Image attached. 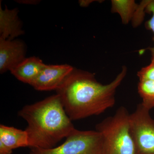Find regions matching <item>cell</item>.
Returning a JSON list of instances; mask_svg holds the SVG:
<instances>
[{"label": "cell", "instance_id": "6da1fadb", "mask_svg": "<svg viewBox=\"0 0 154 154\" xmlns=\"http://www.w3.org/2000/svg\"><path fill=\"white\" fill-rule=\"evenodd\" d=\"M123 66L111 82L103 85L95 75L75 68L56 90L67 115L72 121L98 115L114 106L115 94L127 74Z\"/></svg>", "mask_w": 154, "mask_h": 154}, {"label": "cell", "instance_id": "7a4b0ae2", "mask_svg": "<svg viewBox=\"0 0 154 154\" xmlns=\"http://www.w3.org/2000/svg\"><path fill=\"white\" fill-rule=\"evenodd\" d=\"M18 115L28 123L25 131L31 149L55 147L75 128L57 94L25 105Z\"/></svg>", "mask_w": 154, "mask_h": 154}, {"label": "cell", "instance_id": "3957f363", "mask_svg": "<svg viewBox=\"0 0 154 154\" xmlns=\"http://www.w3.org/2000/svg\"><path fill=\"white\" fill-rule=\"evenodd\" d=\"M130 114L126 108L122 106L113 116L96 125V130L103 137L104 154H136L131 133Z\"/></svg>", "mask_w": 154, "mask_h": 154}, {"label": "cell", "instance_id": "277c9868", "mask_svg": "<svg viewBox=\"0 0 154 154\" xmlns=\"http://www.w3.org/2000/svg\"><path fill=\"white\" fill-rule=\"evenodd\" d=\"M29 154H104V141L97 131L75 128L61 145L47 149L32 148Z\"/></svg>", "mask_w": 154, "mask_h": 154}, {"label": "cell", "instance_id": "5b68a950", "mask_svg": "<svg viewBox=\"0 0 154 154\" xmlns=\"http://www.w3.org/2000/svg\"><path fill=\"white\" fill-rule=\"evenodd\" d=\"M141 103L130 114L131 133L136 154H154V119Z\"/></svg>", "mask_w": 154, "mask_h": 154}, {"label": "cell", "instance_id": "8992f818", "mask_svg": "<svg viewBox=\"0 0 154 154\" xmlns=\"http://www.w3.org/2000/svg\"><path fill=\"white\" fill-rule=\"evenodd\" d=\"M74 69L69 65H47L31 84L38 91H56Z\"/></svg>", "mask_w": 154, "mask_h": 154}, {"label": "cell", "instance_id": "52a82bcc", "mask_svg": "<svg viewBox=\"0 0 154 154\" xmlns=\"http://www.w3.org/2000/svg\"><path fill=\"white\" fill-rule=\"evenodd\" d=\"M26 46L22 40L0 38V73L11 71L26 58Z\"/></svg>", "mask_w": 154, "mask_h": 154}, {"label": "cell", "instance_id": "ba28073f", "mask_svg": "<svg viewBox=\"0 0 154 154\" xmlns=\"http://www.w3.org/2000/svg\"><path fill=\"white\" fill-rule=\"evenodd\" d=\"M28 146V135L25 130L0 125V154H12L14 149Z\"/></svg>", "mask_w": 154, "mask_h": 154}, {"label": "cell", "instance_id": "9c48e42d", "mask_svg": "<svg viewBox=\"0 0 154 154\" xmlns=\"http://www.w3.org/2000/svg\"><path fill=\"white\" fill-rule=\"evenodd\" d=\"M18 9L3 10L0 2V38L14 39L24 34L22 23L18 16Z\"/></svg>", "mask_w": 154, "mask_h": 154}, {"label": "cell", "instance_id": "30bf717a", "mask_svg": "<svg viewBox=\"0 0 154 154\" xmlns=\"http://www.w3.org/2000/svg\"><path fill=\"white\" fill-rule=\"evenodd\" d=\"M45 65L38 57H26L10 71L17 79L31 85Z\"/></svg>", "mask_w": 154, "mask_h": 154}, {"label": "cell", "instance_id": "8fae6325", "mask_svg": "<svg viewBox=\"0 0 154 154\" xmlns=\"http://www.w3.org/2000/svg\"><path fill=\"white\" fill-rule=\"evenodd\" d=\"M111 12L119 14L122 23L126 25L131 21L138 5L134 0H112Z\"/></svg>", "mask_w": 154, "mask_h": 154}, {"label": "cell", "instance_id": "7c38bea8", "mask_svg": "<svg viewBox=\"0 0 154 154\" xmlns=\"http://www.w3.org/2000/svg\"><path fill=\"white\" fill-rule=\"evenodd\" d=\"M138 91L142 99V105L150 110L154 107V80L140 79Z\"/></svg>", "mask_w": 154, "mask_h": 154}, {"label": "cell", "instance_id": "4fadbf2b", "mask_svg": "<svg viewBox=\"0 0 154 154\" xmlns=\"http://www.w3.org/2000/svg\"><path fill=\"white\" fill-rule=\"evenodd\" d=\"M150 1V0L143 1L141 2L140 5H138L131 20L132 25L134 27L136 28L139 26L143 21L146 13V8L149 3Z\"/></svg>", "mask_w": 154, "mask_h": 154}, {"label": "cell", "instance_id": "5bb4252c", "mask_svg": "<svg viewBox=\"0 0 154 154\" xmlns=\"http://www.w3.org/2000/svg\"><path fill=\"white\" fill-rule=\"evenodd\" d=\"M146 12L152 14L151 18L146 22L145 26L147 29L152 31L154 35V0H150L146 8ZM153 41L154 42V36ZM150 50L151 52L152 60H154V45L153 47L150 48Z\"/></svg>", "mask_w": 154, "mask_h": 154}, {"label": "cell", "instance_id": "9a60e30c", "mask_svg": "<svg viewBox=\"0 0 154 154\" xmlns=\"http://www.w3.org/2000/svg\"><path fill=\"white\" fill-rule=\"evenodd\" d=\"M137 75L139 79L154 80V60H152L151 63L138 72Z\"/></svg>", "mask_w": 154, "mask_h": 154}]
</instances>
